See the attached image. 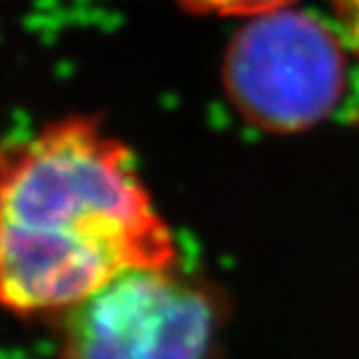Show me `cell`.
<instances>
[{"mask_svg": "<svg viewBox=\"0 0 359 359\" xmlns=\"http://www.w3.org/2000/svg\"><path fill=\"white\" fill-rule=\"evenodd\" d=\"M223 79L243 118L292 133L323 121L339 102L346 56L323 21L280 7L259 14L234 37Z\"/></svg>", "mask_w": 359, "mask_h": 359, "instance_id": "cell-3", "label": "cell"}, {"mask_svg": "<svg viewBox=\"0 0 359 359\" xmlns=\"http://www.w3.org/2000/svg\"><path fill=\"white\" fill-rule=\"evenodd\" d=\"M332 3L343 30H346L350 47L359 53V0H332Z\"/></svg>", "mask_w": 359, "mask_h": 359, "instance_id": "cell-5", "label": "cell"}, {"mask_svg": "<svg viewBox=\"0 0 359 359\" xmlns=\"http://www.w3.org/2000/svg\"><path fill=\"white\" fill-rule=\"evenodd\" d=\"M128 147L67 116L0 144V306L65 313L121 273L174 264Z\"/></svg>", "mask_w": 359, "mask_h": 359, "instance_id": "cell-1", "label": "cell"}, {"mask_svg": "<svg viewBox=\"0 0 359 359\" xmlns=\"http://www.w3.org/2000/svg\"><path fill=\"white\" fill-rule=\"evenodd\" d=\"M195 12L218 14H266L290 5V0H181Z\"/></svg>", "mask_w": 359, "mask_h": 359, "instance_id": "cell-4", "label": "cell"}, {"mask_svg": "<svg viewBox=\"0 0 359 359\" xmlns=\"http://www.w3.org/2000/svg\"><path fill=\"white\" fill-rule=\"evenodd\" d=\"M220 309L174 264L121 273L65 313L58 359H211Z\"/></svg>", "mask_w": 359, "mask_h": 359, "instance_id": "cell-2", "label": "cell"}]
</instances>
